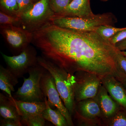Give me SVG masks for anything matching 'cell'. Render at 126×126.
Segmentation results:
<instances>
[{"label": "cell", "instance_id": "2", "mask_svg": "<svg viewBox=\"0 0 126 126\" xmlns=\"http://www.w3.org/2000/svg\"><path fill=\"white\" fill-rule=\"evenodd\" d=\"M50 23L62 28L82 31H95L103 25L114 26L117 19L111 12L98 14L89 16H61L54 15Z\"/></svg>", "mask_w": 126, "mask_h": 126}, {"label": "cell", "instance_id": "22", "mask_svg": "<svg viewBox=\"0 0 126 126\" xmlns=\"http://www.w3.org/2000/svg\"><path fill=\"white\" fill-rule=\"evenodd\" d=\"M45 121L41 114L21 118L22 125L24 124L28 126H45Z\"/></svg>", "mask_w": 126, "mask_h": 126}, {"label": "cell", "instance_id": "11", "mask_svg": "<svg viewBox=\"0 0 126 126\" xmlns=\"http://www.w3.org/2000/svg\"><path fill=\"white\" fill-rule=\"evenodd\" d=\"M95 97L101 110L103 126H104L106 121L111 117L121 107L110 96L102 84Z\"/></svg>", "mask_w": 126, "mask_h": 126}, {"label": "cell", "instance_id": "17", "mask_svg": "<svg viewBox=\"0 0 126 126\" xmlns=\"http://www.w3.org/2000/svg\"><path fill=\"white\" fill-rule=\"evenodd\" d=\"M45 101L46 104V108L41 113L44 118L56 126H69L67 120L61 112L57 109H53L50 107L46 97L45 98Z\"/></svg>", "mask_w": 126, "mask_h": 126}, {"label": "cell", "instance_id": "26", "mask_svg": "<svg viewBox=\"0 0 126 126\" xmlns=\"http://www.w3.org/2000/svg\"><path fill=\"white\" fill-rule=\"evenodd\" d=\"M23 126L21 122L11 119H5L1 118L0 119V126Z\"/></svg>", "mask_w": 126, "mask_h": 126}, {"label": "cell", "instance_id": "4", "mask_svg": "<svg viewBox=\"0 0 126 126\" xmlns=\"http://www.w3.org/2000/svg\"><path fill=\"white\" fill-rule=\"evenodd\" d=\"M45 69L38 63L29 71V77L24 78L22 86L18 88L13 97L19 101L29 102L45 101V96L40 88V81Z\"/></svg>", "mask_w": 126, "mask_h": 126}, {"label": "cell", "instance_id": "10", "mask_svg": "<svg viewBox=\"0 0 126 126\" xmlns=\"http://www.w3.org/2000/svg\"><path fill=\"white\" fill-rule=\"evenodd\" d=\"M0 29L1 34L16 55L20 53L32 42L33 33L22 27L0 25Z\"/></svg>", "mask_w": 126, "mask_h": 126}, {"label": "cell", "instance_id": "16", "mask_svg": "<svg viewBox=\"0 0 126 126\" xmlns=\"http://www.w3.org/2000/svg\"><path fill=\"white\" fill-rule=\"evenodd\" d=\"M0 115L2 118L21 122V117L15 103L10 98L2 93L0 94Z\"/></svg>", "mask_w": 126, "mask_h": 126}, {"label": "cell", "instance_id": "32", "mask_svg": "<svg viewBox=\"0 0 126 126\" xmlns=\"http://www.w3.org/2000/svg\"><path fill=\"white\" fill-rule=\"evenodd\" d=\"M125 86H126V84H125Z\"/></svg>", "mask_w": 126, "mask_h": 126}, {"label": "cell", "instance_id": "27", "mask_svg": "<svg viewBox=\"0 0 126 126\" xmlns=\"http://www.w3.org/2000/svg\"><path fill=\"white\" fill-rule=\"evenodd\" d=\"M118 60L121 68L126 74V57L122 54L120 50L118 53Z\"/></svg>", "mask_w": 126, "mask_h": 126}, {"label": "cell", "instance_id": "25", "mask_svg": "<svg viewBox=\"0 0 126 126\" xmlns=\"http://www.w3.org/2000/svg\"><path fill=\"white\" fill-rule=\"evenodd\" d=\"M126 39V27L112 36L109 40L110 43L116 46L118 43Z\"/></svg>", "mask_w": 126, "mask_h": 126}, {"label": "cell", "instance_id": "21", "mask_svg": "<svg viewBox=\"0 0 126 126\" xmlns=\"http://www.w3.org/2000/svg\"><path fill=\"white\" fill-rule=\"evenodd\" d=\"M0 25L14 26L21 27L20 18L18 16L11 15L0 11Z\"/></svg>", "mask_w": 126, "mask_h": 126}, {"label": "cell", "instance_id": "12", "mask_svg": "<svg viewBox=\"0 0 126 126\" xmlns=\"http://www.w3.org/2000/svg\"><path fill=\"white\" fill-rule=\"evenodd\" d=\"M102 84L113 99L126 110V89L121 82L114 77H107L101 79Z\"/></svg>", "mask_w": 126, "mask_h": 126}, {"label": "cell", "instance_id": "1", "mask_svg": "<svg viewBox=\"0 0 126 126\" xmlns=\"http://www.w3.org/2000/svg\"><path fill=\"white\" fill-rule=\"evenodd\" d=\"M32 43L42 56L69 74L85 71L126 83L118 62L120 50L96 32L70 30L49 22L33 32Z\"/></svg>", "mask_w": 126, "mask_h": 126}, {"label": "cell", "instance_id": "15", "mask_svg": "<svg viewBox=\"0 0 126 126\" xmlns=\"http://www.w3.org/2000/svg\"><path fill=\"white\" fill-rule=\"evenodd\" d=\"M18 78L13 74L7 68L0 66V89L8 94L13 101L15 99L12 94L15 92V87L18 83Z\"/></svg>", "mask_w": 126, "mask_h": 126}, {"label": "cell", "instance_id": "9", "mask_svg": "<svg viewBox=\"0 0 126 126\" xmlns=\"http://www.w3.org/2000/svg\"><path fill=\"white\" fill-rule=\"evenodd\" d=\"M40 88L50 107L59 110L65 117L69 126H74L72 115L63 103L56 89L54 79L49 72L46 69L40 81Z\"/></svg>", "mask_w": 126, "mask_h": 126}, {"label": "cell", "instance_id": "28", "mask_svg": "<svg viewBox=\"0 0 126 126\" xmlns=\"http://www.w3.org/2000/svg\"><path fill=\"white\" fill-rule=\"evenodd\" d=\"M115 46L120 51L126 50V39L118 43Z\"/></svg>", "mask_w": 126, "mask_h": 126}, {"label": "cell", "instance_id": "5", "mask_svg": "<svg viewBox=\"0 0 126 126\" xmlns=\"http://www.w3.org/2000/svg\"><path fill=\"white\" fill-rule=\"evenodd\" d=\"M54 15L49 0H40L20 16L21 27L33 33L50 22Z\"/></svg>", "mask_w": 126, "mask_h": 126}, {"label": "cell", "instance_id": "31", "mask_svg": "<svg viewBox=\"0 0 126 126\" xmlns=\"http://www.w3.org/2000/svg\"><path fill=\"white\" fill-rule=\"evenodd\" d=\"M99 0L103 1V2H106V1H108L109 0Z\"/></svg>", "mask_w": 126, "mask_h": 126}, {"label": "cell", "instance_id": "13", "mask_svg": "<svg viewBox=\"0 0 126 126\" xmlns=\"http://www.w3.org/2000/svg\"><path fill=\"white\" fill-rule=\"evenodd\" d=\"M56 15L84 17L94 15L90 5V0H72L63 11Z\"/></svg>", "mask_w": 126, "mask_h": 126}, {"label": "cell", "instance_id": "30", "mask_svg": "<svg viewBox=\"0 0 126 126\" xmlns=\"http://www.w3.org/2000/svg\"><path fill=\"white\" fill-rule=\"evenodd\" d=\"M33 0V2L34 3H35V2L38 1L40 0Z\"/></svg>", "mask_w": 126, "mask_h": 126}, {"label": "cell", "instance_id": "20", "mask_svg": "<svg viewBox=\"0 0 126 126\" xmlns=\"http://www.w3.org/2000/svg\"><path fill=\"white\" fill-rule=\"evenodd\" d=\"M0 4L1 11L11 15L18 16L17 0H0Z\"/></svg>", "mask_w": 126, "mask_h": 126}, {"label": "cell", "instance_id": "18", "mask_svg": "<svg viewBox=\"0 0 126 126\" xmlns=\"http://www.w3.org/2000/svg\"><path fill=\"white\" fill-rule=\"evenodd\" d=\"M105 126H126V110L121 107L110 119L107 120Z\"/></svg>", "mask_w": 126, "mask_h": 126}, {"label": "cell", "instance_id": "24", "mask_svg": "<svg viewBox=\"0 0 126 126\" xmlns=\"http://www.w3.org/2000/svg\"><path fill=\"white\" fill-rule=\"evenodd\" d=\"M17 3L18 5L17 15L19 17L34 4L32 0H17Z\"/></svg>", "mask_w": 126, "mask_h": 126}, {"label": "cell", "instance_id": "3", "mask_svg": "<svg viewBox=\"0 0 126 126\" xmlns=\"http://www.w3.org/2000/svg\"><path fill=\"white\" fill-rule=\"evenodd\" d=\"M38 63L53 77L63 103L72 117L75 102L73 92L72 75L43 56H38Z\"/></svg>", "mask_w": 126, "mask_h": 126}, {"label": "cell", "instance_id": "33", "mask_svg": "<svg viewBox=\"0 0 126 126\" xmlns=\"http://www.w3.org/2000/svg\"><path fill=\"white\" fill-rule=\"evenodd\" d=\"M72 0H70V1H72Z\"/></svg>", "mask_w": 126, "mask_h": 126}, {"label": "cell", "instance_id": "29", "mask_svg": "<svg viewBox=\"0 0 126 126\" xmlns=\"http://www.w3.org/2000/svg\"><path fill=\"white\" fill-rule=\"evenodd\" d=\"M121 52L122 54L126 57V50H124V51H122Z\"/></svg>", "mask_w": 126, "mask_h": 126}, {"label": "cell", "instance_id": "23", "mask_svg": "<svg viewBox=\"0 0 126 126\" xmlns=\"http://www.w3.org/2000/svg\"><path fill=\"white\" fill-rule=\"evenodd\" d=\"M70 1V0H49L50 6L56 15L63 11Z\"/></svg>", "mask_w": 126, "mask_h": 126}, {"label": "cell", "instance_id": "19", "mask_svg": "<svg viewBox=\"0 0 126 126\" xmlns=\"http://www.w3.org/2000/svg\"><path fill=\"white\" fill-rule=\"evenodd\" d=\"M124 28H117L113 26L106 25L98 27L95 32L104 38L109 40L112 36Z\"/></svg>", "mask_w": 126, "mask_h": 126}, {"label": "cell", "instance_id": "7", "mask_svg": "<svg viewBox=\"0 0 126 126\" xmlns=\"http://www.w3.org/2000/svg\"><path fill=\"white\" fill-rule=\"evenodd\" d=\"M79 126H103L101 110L95 97L75 103L72 115Z\"/></svg>", "mask_w": 126, "mask_h": 126}, {"label": "cell", "instance_id": "14", "mask_svg": "<svg viewBox=\"0 0 126 126\" xmlns=\"http://www.w3.org/2000/svg\"><path fill=\"white\" fill-rule=\"evenodd\" d=\"M15 104L21 118L40 115L46 108L45 101L29 102L15 99Z\"/></svg>", "mask_w": 126, "mask_h": 126}, {"label": "cell", "instance_id": "8", "mask_svg": "<svg viewBox=\"0 0 126 126\" xmlns=\"http://www.w3.org/2000/svg\"><path fill=\"white\" fill-rule=\"evenodd\" d=\"M7 69L18 78H23L32 68L38 64L35 49L29 45L19 54L9 56L1 52Z\"/></svg>", "mask_w": 126, "mask_h": 126}, {"label": "cell", "instance_id": "6", "mask_svg": "<svg viewBox=\"0 0 126 126\" xmlns=\"http://www.w3.org/2000/svg\"><path fill=\"white\" fill-rule=\"evenodd\" d=\"M72 81L75 103L94 97L102 84L100 77L85 71L72 75Z\"/></svg>", "mask_w": 126, "mask_h": 126}]
</instances>
